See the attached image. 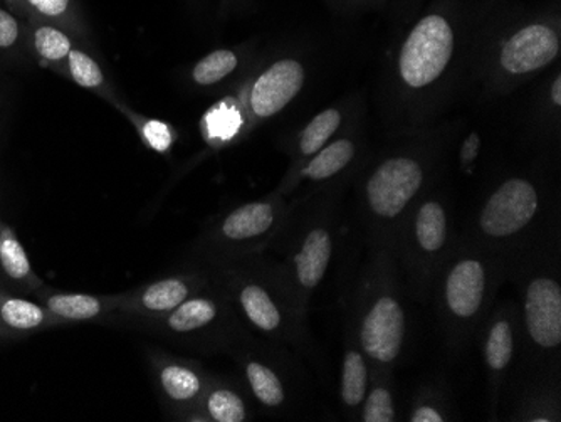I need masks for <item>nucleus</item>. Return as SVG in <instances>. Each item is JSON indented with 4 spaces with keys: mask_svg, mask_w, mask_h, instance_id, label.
Instances as JSON below:
<instances>
[{
    "mask_svg": "<svg viewBox=\"0 0 561 422\" xmlns=\"http://www.w3.org/2000/svg\"><path fill=\"white\" fill-rule=\"evenodd\" d=\"M417 239L425 251H437L446 241V214L437 203H427L419 210Z\"/></svg>",
    "mask_w": 561,
    "mask_h": 422,
    "instance_id": "nucleus-24",
    "label": "nucleus"
},
{
    "mask_svg": "<svg viewBox=\"0 0 561 422\" xmlns=\"http://www.w3.org/2000/svg\"><path fill=\"white\" fill-rule=\"evenodd\" d=\"M447 305L457 317L468 318L481 307L484 296V267L479 261L466 260L454 266L447 278Z\"/></svg>",
    "mask_w": 561,
    "mask_h": 422,
    "instance_id": "nucleus-9",
    "label": "nucleus"
},
{
    "mask_svg": "<svg viewBox=\"0 0 561 422\" xmlns=\"http://www.w3.org/2000/svg\"><path fill=\"white\" fill-rule=\"evenodd\" d=\"M115 106L134 123V127L137 128L138 135H140L141 140H144L147 147L159 153L169 152L170 147L175 141V132H173L169 123L138 115V113L131 112L130 109H126L122 103H116Z\"/></svg>",
    "mask_w": 561,
    "mask_h": 422,
    "instance_id": "nucleus-21",
    "label": "nucleus"
},
{
    "mask_svg": "<svg viewBox=\"0 0 561 422\" xmlns=\"http://www.w3.org/2000/svg\"><path fill=\"white\" fill-rule=\"evenodd\" d=\"M24 19H41L65 27L75 37L83 36L84 22L76 0H5Z\"/></svg>",
    "mask_w": 561,
    "mask_h": 422,
    "instance_id": "nucleus-11",
    "label": "nucleus"
},
{
    "mask_svg": "<svg viewBox=\"0 0 561 422\" xmlns=\"http://www.w3.org/2000/svg\"><path fill=\"white\" fill-rule=\"evenodd\" d=\"M239 300H241L242 308H244L249 320L257 329L264 330V332H273V330L280 326L279 310H277L274 301L271 300V296L261 286H245L241 292V296H239Z\"/></svg>",
    "mask_w": 561,
    "mask_h": 422,
    "instance_id": "nucleus-19",
    "label": "nucleus"
},
{
    "mask_svg": "<svg viewBox=\"0 0 561 422\" xmlns=\"http://www.w3.org/2000/svg\"><path fill=\"white\" fill-rule=\"evenodd\" d=\"M238 56L229 49H219L210 53L206 58L195 65L192 78L201 87L219 83L224 78L229 77L238 68Z\"/></svg>",
    "mask_w": 561,
    "mask_h": 422,
    "instance_id": "nucleus-25",
    "label": "nucleus"
},
{
    "mask_svg": "<svg viewBox=\"0 0 561 422\" xmlns=\"http://www.w3.org/2000/svg\"><path fill=\"white\" fill-rule=\"evenodd\" d=\"M342 116L336 110H327L311 119L310 125L302 132L301 140H299V148L305 156H313L320 152L323 145L327 144L328 138L335 134L336 128L340 127Z\"/></svg>",
    "mask_w": 561,
    "mask_h": 422,
    "instance_id": "nucleus-26",
    "label": "nucleus"
},
{
    "mask_svg": "<svg viewBox=\"0 0 561 422\" xmlns=\"http://www.w3.org/2000/svg\"><path fill=\"white\" fill-rule=\"evenodd\" d=\"M188 298V285L179 278L160 280L145 286L134 300L140 313H167Z\"/></svg>",
    "mask_w": 561,
    "mask_h": 422,
    "instance_id": "nucleus-16",
    "label": "nucleus"
},
{
    "mask_svg": "<svg viewBox=\"0 0 561 422\" xmlns=\"http://www.w3.org/2000/svg\"><path fill=\"white\" fill-rule=\"evenodd\" d=\"M513 335L512 329L506 321H500L493 327L490 333V340L486 345V357L491 367L501 370L512 361Z\"/></svg>",
    "mask_w": 561,
    "mask_h": 422,
    "instance_id": "nucleus-31",
    "label": "nucleus"
},
{
    "mask_svg": "<svg viewBox=\"0 0 561 422\" xmlns=\"http://www.w3.org/2000/svg\"><path fill=\"white\" fill-rule=\"evenodd\" d=\"M206 130L209 138L216 140H229L238 134L242 125L241 113L236 106L220 103L213 112L207 113Z\"/></svg>",
    "mask_w": 561,
    "mask_h": 422,
    "instance_id": "nucleus-29",
    "label": "nucleus"
},
{
    "mask_svg": "<svg viewBox=\"0 0 561 422\" xmlns=\"http://www.w3.org/2000/svg\"><path fill=\"white\" fill-rule=\"evenodd\" d=\"M0 267L12 283L25 292H36L41 288V280L31 266L30 256L22 248L14 229L0 220Z\"/></svg>",
    "mask_w": 561,
    "mask_h": 422,
    "instance_id": "nucleus-13",
    "label": "nucleus"
},
{
    "mask_svg": "<svg viewBox=\"0 0 561 422\" xmlns=\"http://www.w3.org/2000/svg\"><path fill=\"white\" fill-rule=\"evenodd\" d=\"M331 258V239L324 229H314L306 236L301 251L296 254L298 280L306 288H313L323 280Z\"/></svg>",
    "mask_w": 561,
    "mask_h": 422,
    "instance_id": "nucleus-14",
    "label": "nucleus"
},
{
    "mask_svg": "<svg viewBox=\"0 0 561 422\" xmlns=\"http://www.w3.org/2000/svg\"><path fill=\"white\" fill-rule=\"evenodd\" d=\"M305 83V68L296 59H280L252 84L249 106L257 118H270L291 103Z\"/></svg>",
    "mask_w": 561,
    "mask_h": 422,
    "instance_id": "nucleus-4",
    "label": "nucleus"
},
{
    "mask_svg": "<svg viewBox=\"0 0 561 422\" xmlns=\"http://www.w3.org/2000/svg\"><path fill=\"white\" fill-rule=\"evenodd\" d=\"M65 77L75 81L78 87L84 88V90L101 94L108 102H112L113 105L118 103L108 80H106L105 72L98 65L96 59L88 55L81 47L75 46L71 53H69Z\"/></svg>",
    "mask_w": 561,
    "mask_h": 422,
    "instance_id": "nucleus-17",
    "label": "nucleus"
},
{
    "mask_svg": "<svg viewBox=\"0 0 561 422\" xmlns=\"http://www.w3.org/2000/svg\"><path fill=\"white\" fill-rule=\"evenodd\" d=\"M273 220L274 213L271 204L252 203L229 214L224 220L222 232L229 239L244 241L270 231Z\"/></svg>",
    "mask_w": 561,
    "mask_h": 422,
    "instance_id": "nucleus-15",
    "label": "nucleus"
},
{
    "mask_svg": "<svg viewBox=\"0 0 561 422\" xmlns=\"http://www.w3.org/2000/svg\"><path fill=\"white\" fill-rule=\"evenodd\" d=\"M355 156V147L352 141L339 140L335 144L328 145L323 148L313 160L310 166L306 167V178L314 179V181H321V179L331 178L335 175L340 170L345 169L348 166L350 160Z\"/></svg>",
    "mask_w": 561,
    "mask_h": 422,
    "instance_id": "nucleus-20",
    "label": "nucleus"
},
{
    "mask_svg": "<svg viewBox=\"0 0 561 422\" xmlns=\"http://www.w3.org/2000/svg\"><path fill=\"white\" fill-rule=\"evenodd\" d=\"M30 47L37 62L65 77L66 62L75 44V36L65 27L41 19H27Z\"/></svg>",
    "mask_w": 561,
    "mask_h": 422,
    "instance_id": "nucleus-8",
    "label": "nucleus"
},
{
    "mask_svg": "<svg viewBox=\"0 0 561 422\" xmlns=\"http://www.w3.org/2000/svg\"><path fill=\"white\" fill-rule=\"evenodd\" d=\"M217 317V307L206 298L185 300L184 304L173 308L167 318V327L175 333H188L202 327L209 326Z\"/></svg>",
    "mask_w": 561,
    "mask_h": 422,
    "instance_id": "nucleus-18",
    "label": "nucleus"
},
{
    "mask_svg": "<svg viewBox=\"0 0 561 422\" xmlns=\"http://www.w3.org/2000/svg\"><path fill=\"white\" fill-rule=\"evenodd\" d=\"M454 34L440 15L422 19L403 43L400 75L409 87L422 88L436 81L449 65Z\"/></svg>",
    "mask_w": 561,
    "mask_h": 422,
    "instance_id": "nucleus-1",
    "label": "nucleus"
},
{
    "mask_svg": "<svg viewBox=\"0 0 561 422\" xmlns=\"http://www.w3.org/2000/svg\"><path fill=\"white\" fill-rule=\"evenodd\" d=\"M207 409L217 422H242L245 419V408L241 397L232 390L220 389L210 394Z\"/></svg>",
    "mask_w": 561,
    "mask_h": 422,
    "instance_id": "nucleus-30",
    "label": "nucleus"
},
{
    "mask_svg": "<svg viewBox=\"0 0 561 422\" xmlns=\"http://www.w3.org/2000/svg\"><path fill=\"white\" fill-rule=\"evenodd\" d=\"M421 184L422 169L415 160H387L368 181V203L378 216L396 217L417 194Z\"/></svg>",
    "mask_w": 561,
    "mask_h": 422,
    "instance_id": "nucleus-3",
    "label": "nucleus"
},
{
    "mask_svg": "<svg viewBox=\"0 0 561 422\" xmlns=\"http://www.w3.org/2000/svg\"><path fill=\"white\" fill-rule=\"evenodd\" d=\"M0 293H2V292H0Z\"/></svg>",
    "mask_w": 561,
    "mask_h": 422,
    "instance_id": "nucleus-36",
    "label": "nucleus"
},
{
    "mask_svg": "<svg viewBox=\"0 0 561 422\" xmlns=\"http://www.w3.org/2000/svg\"><path fill=\"white\" fill-rule=\"evenodd\" d=\"M538 209L537 191L523 179L504 182L481 214V228L494 238L522 231Z\"/></svg>",
    "mask_w": 561,
    "mask_h": 422,
    "instance_id": "nucleus-2",
    "label": "nucleus"
},
{
    "mask_svg": "<svg viewBox=\"0 0 561 422\" xmlns=\"http://www.w3.org/2000/svg\"><path fill=\"white\" fill-rule=\"evenodd\" d=\"M245 374H248L252 392L263 404L274 408V406H279L280 402L285 401V392H283L279 379L266 365L252 362L245 368Z\"/></svg>",
    "mask_w": 561,
    "mask_h": 422,
    "instance_id": "nucleus-27",
    "label": "nucleus"
},
{
    "mask_svg": "<svg viewBox=\"0 0 561 422\" xmlns=\"http://www.w3.org/2000/svg\"><path fill=\"white\" fill-rule=\"evenodd\" d=\"M59 326L43 304L0 293V335H30Z\"/></svg>",
    "mask_w": 561,
    "mask_h": 422,
    "instance_id": "nucleus-10",
    "label": "nucleus"
},
{
    "mask_svg": "<svg viewBox=\"0 0 561 422\" xmlns=\"http://www.w3.org/2000/svg\"><path fill=\"white\" fill-rule=\"evenodd\" d=\"M396 418L393 412L392 397L386 389H377L368 397L365 406V422H390Z\"/></svg>",
    "mask_w": 561,
    "mask_h": 422,
    "instance_id": "nucleus-32",
    "label": "nucleus"
},
{
    "mask_svg": "<svg viewBox=\"0 0 561 422\" xmlns=\"http://www.w3.org/2000/svg\"><path fill=\"white\" fill-rule=\"evenodd\" d=\"M526 326L538 345L553 349L561 342V288L553 280L538 278L526 293Z\"/></svg>",
    "mask_w": 561,
    "mask_h": 422,
    "instance_id": "nucleus-5",
    "label": "nucleus"
},
{
    "mask_svg": "<svg viewBox=\"0 0 561 422\" xmlns=\"http://www.w3.org/2000/svg\"><path fill=\"white\" fill-rule=\"evenodd\" d=\"M30 46V26L15 9L0 0V53L12 55Z\"/></svg>",
    "mask_w": 561,
    "mask_h": 422,
    "instance_id": "nucleus-23",
    "label": "nucleus"
},
{
    "mask_svg": "<svg viewBox=\"0 0 561 422\" xmlns=\"http://www.w3.org/2000/svg\"><path fill=\"white\" fill-rule=\"evenodd\" d=\"M403 311L396 300L386 296L375 304L362 329V345L370 357L392 362L399 355L403 339Z\"/></svg>",
    "mask_w": 561,
    "mask_h": 422,
    "instance_id": "nucleus-7",
    "label": "nucleus"
},
{
    "mask_svg": "<svg viewBox=\"0 0 561 422\" xmlns=\"http://www.w3.org/2000/svg\"><path fill=\"white\" fill-rule=\"evenodd\" d=\"M560 52V41L553 30L547 26L525 27L504 44L501 65L513 75L537 71L550 65Z\"/></svg>",
    "mask_w": 561,
    "mask_h": 422,
    "instance_id": "nucleus-6",
    "label": "nucleus"
},
{
    "mask_svg": "<svg viewBox=\"0 0 561 422\" xmlns=\"http://www.w3.org/2000/svg\"><path fill=\"white\" fill-rule=\"evenodd\" d=\"M367 389V367L364 358L356 352H350L343 365V401L348 406H358L364 401Z\"/></svg>",
    "mask_w": 561,
    "mask_h": 422,
    "instance_id": "nucleus-28",
    "label": "nucleus"
},
{
    "mask_svg": "<svg viewBox=\"0 0 561 422\" xmlns=\"http://www.w3.org/2000/svg\"><path fill=\"white\" fill-rule=\"evenodd\" d=\"M43 305L61 323L96 320L108 313L115 301L87 293H50L43 298Z\"/></svg>",
    "mask_w": 561,
    "mask_h": 422,
    "instance_id": "nucleus-12",
    "label": "nucleus"
},
{
    "mask_svg": "<svg viewBox=\"0 0 561 422\" xmlns=\"http://www.w3.org/2000/svg\"><path fill=\"white\" fill-rule=\"evenodd\" d=\"M551 98H553L554 105H561V78L558 77L553 83V90H551Z\"/></svg>",
    "mask_w": 561,
    "mask_h": 422,
    "instance_id": "nucleus-35",
    "label": "nucleus"
},
{
    "mask_svg": "<svg viewBox=\"0 0 561 422\" xmlns=\"http://www.w3.org/2000/svg\"><path fill=\"white\" fill-rule=\"evenodd\" d=\"M160 386L175 402L192 401L201 392L202 384L197 374L184 365L170 364L160 370Z\"/></svg>",
    "mask_w": 561,
    "mask_h": 422,
    "instance_id": "nucleus-22",
    "label": "nucleus"
},
{
    "mask_svg": "<svg viewBox=\"0 0 561 422\" xmlns=\"http://www.w3.org/2000/svg\"><path fill=\"white\" fill-rule=\"evenodd\" d=\"M412 421L414 422H443V415L439 412L434 411L432 408H421L419 411H415V414L412 415Z\"/></svg>",
    "mask_w": 561,
    "mask_h": 422,
    "instance_id": "nucleus-33",
    "label": "nucleus"
},
{
    "mask_svg": "<svg viewBox=\"0 0 561 422\" xmlns=\"http://www.w3.org/2000/svg\"><path fill=\"white\" fill-rule=\"evenodd\" d=\"M479 148V137L476 134H472L471 137L466 140L465 148H462V160L465 162H471L474 160V157L478 156Z\"/></svg>",
    "mask_w": 561,
    "mask_h": 422,
    "instance_id": "nucleus-34",
    "label": "nucleus"
}]
</instances>
